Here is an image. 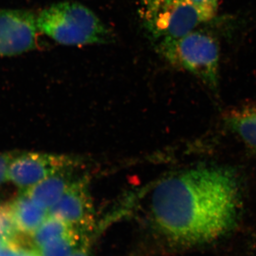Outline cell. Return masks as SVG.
Wrapping results in <instances>:
<instances>
[{"instance_id": "obj_7", "label": "cell", "mask_w": 256, "mask_h": 256, "mask_svg": "<svg viewBox=\"0 0 256 256\" xmlns=\"http://www.w3.org/2000/svg\"><path fill=\"white\" fill-rule=\"evenodd\" d=\"M48 214L62 218L82 237L95 226V212L86 178L74 180Z\"/></svg>"}, {"instance_id": "obj_2", "label": "cell", "mask_w": 256, "mask_h": 256, "mask_svg": "<svg viewBox=\"0 0 256 256\" xmlns=\"http://www.w3.org/2000/svg\"><path fill=\"white\" fill-rule=\"evenodd\" d=\"M40 32L66 46L105 44L112 32L92 10L80 3L63 2L42 10L36 16Z\"/></svg>"}, {"instance_id": "obj_3", "label": "cell", "mask_w": 256, "mask_h": 256, "mask_svg": "<svg viewBox=\"0 0 256 256\" xmlns=\"http://www.w3.org/2000/svg\"><path fill=\"white\" fill-rule=\"evenodd\" d=\"M158 50L172 65L190 72L212 90H216L220 45L210 34L194 30L178 40L158 43Z\"/></svg>"}, {"instance_id": "obj_6", "label": "cell", "mask_w": 256, "mask_h": 256, "mask_svg": "<svg viewBox=\"0 0 256 256\" xmlns=\"http://www.w3.org/2000/svg\"><path fill=\"white\" fill-rule=\"evenodd\" d=\"M36 16L25 10H0V57L22 54L38 46Z\"/></svg>"}, {"instance_id": "obj_12", "label": "cell", "mask_w": 256, "mask_h": 256, "mask_svg": "<svg viewBox=\"0 0 256 256\" xmlns=\"http://www.w3.org/2000/svg\"><path fill=\"white\" fill-rule=\"evenodd\" d=\"M82 240L77 232L55 239L37 249L40 256H70Z\"/></svg>"}, {"instance_id": "obj_4", "label": "cell", "mask_w": 256, "mask_h": 256, "mask_svg": "<svg viewBox=\"0 0 256 256\" xmlns=\"http://www.w3.org/2000/svg\"><path fill=\"white\" fill-rule=\"evenodd\" d=\"M141 14L144 28L158 43L178 40L206 22L190 0H162L144 5Z\"/></svg>"}, {"instance_id": "obj_11", "label": "cell", "mask_w": 256, "mask_h": 256, "mask_svg": "<svg viewBox=\"0 0 256 256\" xmlns=\"http://www.w3.org/2000/svg\"><path fill=\"white\" fill-rule=\"evenodd\" d=\"M73 232H76L72 226L58 217L48 214L40 227L30 236L28 244L37 250L48 242Z\"/></svg>"}, {"instance_id": "obj_15", "label": "cell", "mask_w": 256, "mask_h": 256, "mask_svg": "<svg viewBox=\"0 0 256 256\" xmlns=\"http://www.w3.org/2000/svg\"><path fill=\"white\" fill-rule=\"evenodd\" d=\"M24 242V240L5 242L0 248V256H20Z\"/></svg>"}, {"instance_id": "obj_8", "label": "cell", "mask_w": 256, "mask_h": 256, "mask_svg": "<svg viewBox=\"0 0 256 256\" xmlns=\"http://www.w3.org/2000/svg\"><path fill=\"white\" fill-rule=\"evenodd\" d=\"M8 204L15 225L23 236H31L48 216V210L37 205L23 191Z\"/></svg>"}, {"instance_id": "obj_19", "label": "cell", "mask_w": 256, "mask_h": 256, "mask_svg": "<svg viewBox=\"0 0 256 256\" xmlns=\"http://www.w3.org/2000/svg\"><path fill=\"white\" fill-rule=\"evenodd\" d=\"M6 242V240H5L4 236H3L2 234L0 232V248H1V247Z\"/></svg>"}, {"instance_id": "obj_16", "label": "cell", "mask_w": 256, "mask_h": 256, "mask_svg": "<svg viewBox=\"0 0 256 256\" xmlns=\"http://www.w3.org/2000/svg\"><path fill=\"white\" fill-rule=\"evenodd\" d=\"M70 256H92V244L88 236L82 238L78 247Z\"/></svg>"}, {"instance_id": "obj_10", "label": "cell", "mask_w": 256, "mask_h": 256, "mask_svg": "<svg viewBox=\"0 0 256 256\" xmlns=\"http://www.w3.org/2000/svg\"><path fill=\"white\" fill-rule=\"evenodd\" d=\"M226 126L244 144L256 150V106H247L228 110L224 117Z\"/></svg>"}, {"instance_id": "obj_9", "label": "cell", "mask_w": 256, "mask_h": 256, "mask_svg": "<svg viewBox=\"0 0 256 256\" xmlns=\"http://www.w3.org/2000/svg\"><path fill=\"white\" fill-rule=\"evenodd\" d=\"M72 170H66L52 175L23 192L37 205L48 212L73 182L74 180H72L70 172Z\"/></svg>"}, {"instance_id": "obj_14", "label": "cell", "mask_w": 256, "mask_h": 256, "mask_svg": "<svg viewBox=\"0 0 256 256\" xmlns=\"http://www.w3.org/2000/svg\"><path fill=\"white\" fill-rule=\"evenodd\" d=\"M18 154L0 153V185L9 181V169L12 162Z\"/></svg>"}, {"instance_id": "obj_5", "label": "cell", "mask_w": 256, "mask_h": 256, "mask_svg": "<svg viewBox=\"0 0 256 256\" xmlns=\"http://www.w3.org/2000/svg\"><path fill=\"white\" fill-rule=\"evenodd\" d=\"M78 160L63 154L28 152L18 154L10 164L9 181L25 191L52 175L73 170Z\"/></svg>"}, {"instance_id": "obj_18", "label": "cell", "mask_w": 256, "mask_h": 256, "mask_svg": "<svg viewBox=\"0 0 256 256\" xmlns=\"http://www.w3.org/2000/svg\"><path fill=\"white\" fill-rule=\"evenodd\" d=\"M142 1V6L152 4V3L158 2L162 1V0H141Z\"/></svg>"}, {"instance_id": "obj_13", "label": "cell", "mask_w": 256, "mask_h": 256, "mask_svg": "<svg viewBox=\"0 0 256 256\" xmlns=\"http://www.w3.org/2000/svg\"><path fill=\"white\" fill-rule=\"evenodd\" d=\"M200 11L206 22L210 21L216 14L218 0H190Z\"/></svg>"}, {"instance_id": "obj_17", "label": "cell", "mask_w": 256, "mask_h": 256, "mask_svg": "<svg viewBox=\"0 0 256 256\" xmlns=\"http://www.w3.org/2000/svg\"><path fill=\"white\" fill-rule=\"evenodd\" d=\"M20 256H40V254H38L36 249L30 246H24L22 250Z\"/></svg>"}, {"instance_id": "obj_1", "label": "cell", "mask_w": 256, "mask_h": 256, "mask_svg": "<svg viewBox=\"0 0 256 256\" xmlns=\"http://www.w3.org/2000/svg\"><path fill=\"white\" fill-rule=\"evenodd\" d=\"M242 191L234 170L196 166L166 176L150 200L152 222L171 245L188 247L228 234L238 220Z\"/></svg>"}]
</instances>
